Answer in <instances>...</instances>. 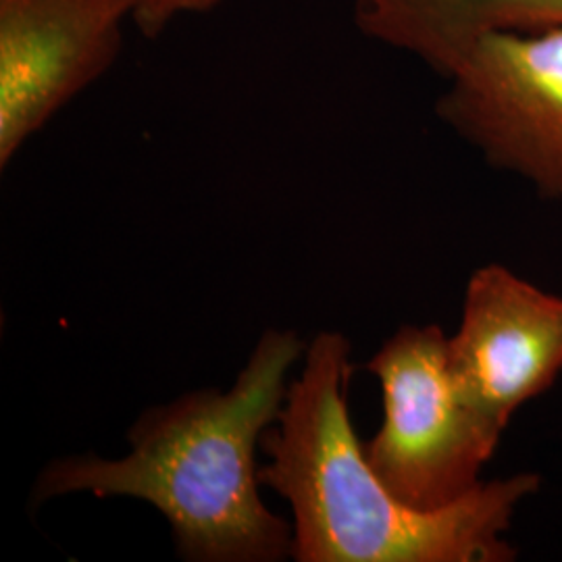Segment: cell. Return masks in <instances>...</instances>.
<instances>
[{
  "mask_svg": "<svg viewBox=\"0 0 562 562\" xmlns=\"http://www.w3.org/2000/svg\"><path fill=\"white\" fill-rule=\"evenodd\" d=\"M350 344L322 331L288 387L278 427L262 434L271 462L259 482L294 513L299 562H508L504 540L517 508L540 490L521 473L480 483L459 503L422 510L398 501L375 475L348 415Z\"/></svg>",
  "mask_w": 562,
  "mask_h": 562,
  "instance_id": "obj_1",
  "label": "cell"
},
{
  "mask_svg": "<svg viewBox=\"0 0 562 562\" xmlns=\"http://www.w3.org/2000/svg\"><path fill=\"white\" fill-rule=\"evenodd\" d=\"M301 352L294 331H265L232 390H196L148 408L130 427L132 452L123 459L86 454L50 462L34 485V504L74 492L130 496L161 513L186 561L292 557L294 527L262 504L255 454L278 422L285 375Z\"/></svg>",
  "mask_w": 562,
  "mask_h": 562,
  "instance_id": "obj_2",
  "label": "cell"
},
{
  "mask_svg": "<svg viewBox=\"0 0 562 562\" xmlns=\"http://www.w3.org/2000/svg\"><path fill=\"white\" fill-rule=\"evenodd\" d=\"M367 369L380 380L383 423L364 457L404 504L438 510L480 485L503 427L467 398L438 325H404Z\"/></svg>",
  "mask_w": 562,
  "mask_h": 562,
  "instance_id": "obj_3",
  "label": "cell"
},
{
  "mask_svg": "<svg viewBox=\"0 0 562 562\" xmlns=\"http://www.w3.org/2000/svg\"><path fill=\"white\" fill-rule=\"evenodd\" d=\"M446 80L440 120L492 167L562 199V23L490 34Z\"/></svg>",
  "mask_w": 562,
  "mask_h": 562,
  "instance_id": "obj_4",
  "label": "cell"
},
{
  "mask_svg": "<svg viewBox=\"0 0 562 562\" xmlns=\"http://www.w3.org/2000/svg\"><path fill=\"white\" fill-rule=\"evenodd\" d=\"M140 0H0V167L115 65Z\"/></svg>",
  "mask_w": 562,
  "mask_h": 562,
  "instance_id": "obj_5",
  "label": "cell"
},
{
  "mask_svg": "<svg viewBox=\"0 0 562 562\" xmlns=\"http://www.w3.org/2000/svg\"><path fill=\"white\" fill-rule=\"evenodd\" d=\"M448 357L467 398L506 429L522 404L542 396L562 373V296L501 265L477 269Z\"/></svg>",
  "mask_w": 562,
  "mask_h": 562,
  "instance_id": "obj_6",
  "label": "cell"
},
{
  "mask_svg": "<svg viewBox=\"0 0 562 562\" xmlns=\"http://www.w3.org/2000/svg\"><path fill=\"white\" fill-rule=\"evenodd\" d=\"M352 18L362 36L448 78L490 34L562 23V0H352Z\"/></svg>",
  "mask_w": 562,
  "mask_h": 562,
  "instance_id": "obj_7",
  "label": "cell"
},
{
  "mask_svg": "<svg viewBox=\"0 0 562 562\" xmlns=\"http://www.w3.org/2000/svg\"><path fill=\"white\" fill-rule=\"evenodd\" d=\"M223 0H140L134 27L146 38H157L186 15H204L217 9Z\"/></svg>",
  "mask_w": 562,
  "mask_h": 562,
  "instance_id": "obj_8",
  "label": "cell"
}]
</instances>
